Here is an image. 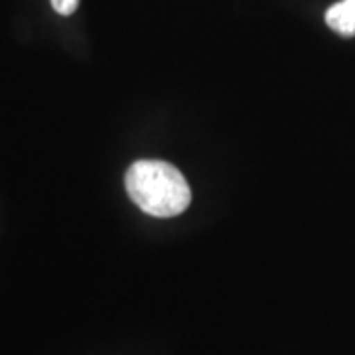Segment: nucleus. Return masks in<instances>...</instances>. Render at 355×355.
Segmentation results:
<instances>
[{
    "instance_id": "2",
    "label": "nucleus",
    "mask_w": 355,
    "mask_h": 355,
    "mask_svg": "<svg viewBox=\"0 0 355 355\" xmlns=\"http://www.w3.org/2000/svg\"><path fill=\"white\" fill-rule=\"evenodd\" d=\"M326 24L342 36H355V0H342L330 6Z\"/></svg>"
},
{
    "instance_id": "3",
    "label": "nucleus",
    "mask_w": 355,
    "mask_h": 355,
    "mask_svg": "<svg viewBox=\"0 0 355 355\" xmlns=\"http://www.w3.org/2000/svg\"><path fill=\"white\" fill-rule=\"evenodd\" d=\"M51 6H53V10L58 14L69 16V14H73L77 10L79 0H51Z\"/></svg>"
},
{
    "instance_id": "1",
    "label": "nucleus",
    "mask_w": 355,
    "mask_h": 355,
    "mask_svg": "<svg viewBox=\"0 0 355 355\" xmlns=\"http://www.w3.org/2000/svg\"><path fill=\"white\" fill-rule=\"evenodd\" d=\"M130 200L154 217L180 216L191 202V190L184 174L164 160H139L125 178Z\"/></svg>"
}]
</instances>
